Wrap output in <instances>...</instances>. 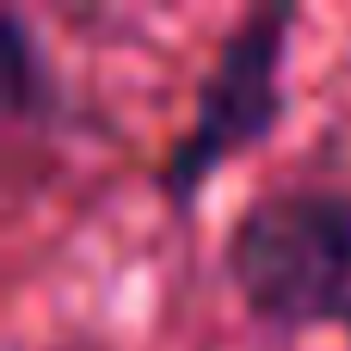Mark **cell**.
<instances>
[{
    "mask_svg": "<svg viewBox=\"0 0 351 351\" xmlns=\"http://www.w3.org/2000/svg\"><path fill=\"white\" fill-rule=\"evenodd\" d=\"M222 265L259 321L351 333V191H265L234 216Z\"/></svg>",
    "mask_w": 351,
    "mask_h": 351,
    "instance_id": "obj_1",
    "label": "cell"
},
{
    "mask_svg": "<svg viewBox=\"0 0 351 351\" xmlns=\"http://www.w3.org/2000/svg\"><path fill=\"white\" fill-rule=\"evenodd\" d=\"M284 31H290L284 6H265L228 31L216 68L197 86V111L167 154V191L179 210L284 117Z\"/></svg>",
    "mask_w": 351,
    "mask_h": 351,
    "instance_id": "obj_2",
    "label": "cell"
}]
</instances>
